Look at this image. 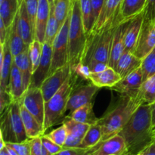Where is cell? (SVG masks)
Returning a JSON list of instances; mask_svg holds the SVG:
<instances>
[{
	"label": "cell",
	"mask_w": 155,
	"mask_h": 155,
	"mask_svg": "<svg viewBox=\"0 0 155 155\" xmlns=\"http://www.w3.org/2000/svg\"><path fill=\"white\" fill-rule=\"evenodd\" d=\"M142 83L143 74L140 67L138 69L135 70L131 74L121 79L111 89L124 95L139 91Z\"/></svg>",
	"instance_id": "9a60e30c"
},
{
	"label": "cell",
	"mask_w": 155,
	"mask_h": 155,
	"mask_svg": "<svg viewBox=\"0 0 155 155\" xmlns=\"http://www.w3.org/2000/svg\"><path fill=\"white\" fill-rule=\"evenodd\" d=\"M154 136H155V130H154Z\"/></svg>",
	"instance_id": "6f0895ef"
},
{
	"label": "cell",
	"mask_w": 155,
	"mask_h": 155,
	"mask_svg": "<svg viewBox=\"0 0 155 155\" xmlns=\"http://www.w3.org/2000/svg\"><path fill=\"white\" fill-rule=\"evenodd\" d=\"M127 145L124 138L120 134L101 142L92 148H89L86 155H125Z\"/></svg>",
	"instance_id": "8fae6325"
},
{
	"label": "cell",
	"mask_w": 155,
	"mask_h": 155,
	"mask_svg": "<svg viewBox=\"0 0 155 155\" xmlns=\"http://www.w3.org/2000/svg\"><path fill=\"white\" fill-rule=\"evenodd\" d=\"M98 89V86L90 83L73 89L67 104V111L71 114L79 107L90 103Z\"/></svg>",
	"instance_id": "30bf717a"
},
{
	"label": "cell",
	"mask_w": 155,
	"mask_h": 155,
	"mask_svg": "<svg viewBox=\"0 0 155 155\" xmlns=\"http://www.w3.org/2000/svg\"><path fill=\"white\" fill-rule=\"evenodd\" d=\"M151 117H152V125L155 130V102L151 104Z\"/></svg>",
	"instance_id": "f907efd6"
},
{
	"label": "cell",
	"mask_w": 155,
	"mask_h": 155,
	"mask_svg": "<svg viewBox=\"0 0 155 155\" xmlns=\"http://www.w3.org/2000/svg\"><path fill=\"white\" fill-rule=\"evenodd\" d=\"M53 5L56 19L62 26L71 12L72 3L71 0H54Z\"/></svg>",
	"instance_id": "d590c367"
},
{
	"label": "cell",
	"mask_w": 155,
	"mask_h": 155,
	"mask_svg": "<svg viewBox=\"0 0 155 155\" xmlns=\"http://www.w3.org/2000/svg\"><path fill=\"white\" fill-rule=\"evenodd\" d=\"M50 15V4L48 0H39L36 26H35V39L42 43L45 42V31Z\"/></svg>",
	"instance_id": "ac0fdd59"
},
{
	"label": "cell",
	"mask_w": 155,
	"mask_h": 155,
	"mask_svg": "<svg viewBox=\"0 0 155 155\" xmlns=\"http://www.w3.org/2000/svg\"><path fill=\"white\" fill-rule=\"evenodd\" d=\"M42 45H43V43L36 39L29 45V58H30V64H31L33 74L37 69L39 62H40L42 52Z\"/></svg>",
	"instance_id": "8d00e7d4"
},
{
	"label": "cell",
	"mask_w": 155,
	"mask_h": 155,
	"mask_svg": "<svg viewBox=\"0 0 155 155\" xmlns=\"http://www.w3.org/2000/svg\"><path fill=\"white\" fill-rule=\"evenodd\" d=\"M154 48H155V19L144 20L133 54L142 59Z\"/></svg>",
	"instance_id": "9c48e42d"
},
{
	"label": "cell",
	"mask_w": 155,
	"mask_h": 155,
	"mask_svg": "<svg viewBox=\"0 0 155 155\" xmlns=\"http://www.w3.org/2000/svg\"><path fill=\"white\" fill-rule=\"evenodd\" d=\"M51 55H52V46L47 42H44L42 45V52L41 60L37 69L32 75L31 82L29 87H39L44 80L49 76L51 65Z\"/></svg>",
	"instance_id": "7c38bea8"
},
{
	"label": "cell",
	"mask_w": 155,
	"mask_h": 155,
	"mask_svg": "<svg viewBox=\"0 0 155 155\" xmlns=\"http://www.w3.org/2000/svg\"><path fill=\"white\" fill-rule=\"evenodd\" d=\"M141 155H155V139L144 148L140 153Z\"/></svg>",
	"instance_id": "681fc988"
},
{
	"label": "cell",
	"mask_w": 155,
	"mask_h": 155,
	"mask_svg": "<svg viewBox=\"0 0 155 155\" xmlns=\"http://www.w3.org/2000/svg\"><path fill=\"white\" fill-rule=\"evenodd\" d=\"M82 19L86 34H89L95 27V18L92 11L91 0H80Z\"/></svg>",
	"instance_id": "4dcf8cb0"
},
{
	"label": "cell",
	"mask_w": 155,
	"mask_h": 155,
	"mask_svg": "<svg viewBox=\"0 0 155 155\" xmlns=\"http://www.w3.org/2000/svg\"><path fill=\"white\" fill-rule=\"evenodd\" d=\"M65 118H69L77 122L83 123V124H87L89 125L98 124L99 119L95 116L92 110V102L88 103L82 107H79L73 113L67 116Z\"/></svg>",
	"instance_id": "f1b7e54d"
},
{
	"label": "cell",
	"mask_w": 155,
	"mask_h": 155,
	"mask_svg": "<svg viewBox=\"0 0 155 155\" xmlns=\"http://www.w3.org/2000/svg\"><path fill=\"white\" fill-rule=\"evenodd\" d=\"M63 124H64L68 130V135L78 138L82 141L91 126L87 124L77 122V121L69 119V118H65L64 120L63 121Z\"/></svg>",
	"instance_id": "e575fe53"
},
{
	"label": "cell",
	"mask_w": 155,
	"mask_h": 155,
	"mask_svg": "<svg viewBox=\"0 0 155 155\" xmlns=\"http://www.w3.org/2000/svg\"><path fill=\"white\" fill-rule=\"evenodd\" d=\"M0 155H11L10 154H9V152H8V151L6 146L3 147L2 148H1V149H0Z\"/></svg>",
	"instance_id": "816d5d0a"
},
{
	"label": "cell",
	"mask_w": 155,
	"mask_h": 155,
	"mask_svg": "<svg viewBox=\"0 0 155 155\" xmlns=\"http://www.w3.org/2000/svg\"><path fill=\"white\" fill-rule=\"evenodd\" d=\"M9 33L10 30L5 43L0 44V91H8L11 70L13 63L14 58L12 56L9 45Z\"/></svg>",
	"instance_id": "4fadbf2b"
},
{
	"label": "cell",
	"mask_w": 155,
	"mask_h": 155,
	"mask_svg": "<svg viewBox=\"0 0 155 155\" xmlns=\"http://www.w3.org/2000/svg\"><path fill=\"white\" fill-rule=\"evenodd\" d=\"M71 74V67L68 64L54 71L44 80L40 89L45 101H48L60 89Z\"/></svg>",
	"instance_id": "ba28073f"
},
{
	"label": "cell",
	"mask_w": 155,
	"mask_h": 155,
	"mask_svg": "<svg viewBox=\"0 0 155 155\" xmlns=\"http://www.w3.org/2000/svg\"><path fill=\"white\" fill-rule=\"evenodd\" d=\"M101 138H102V131H101V126L98 124L91 125L83 139L80 148L84 149L93 148L101 142Z\"/></svg>",
	"instance_id": "f546056e"
},
{
	"label": "cell",
	"mask_w": 155,
	"mask_h": 155,
	"mask_svg": "<svg viewBox=\"0 0 155 155\" xmlns=\"http://www.w3.org/2000/svg\"><path fill=\"white\" fill-rule=\"evenodd\" d=\"M122 21L120 11L114 18L109 21L100 30H92L87 35L86 48L82 63L87 64L90 61L96 60L108 64L114 35Z\"/></svg>",
	"instance_id": "3957f363"
},
{
	"label": "cell",
	"mask_w": 155,
	"mask_h": 155,
	"mask_svg": "<svg viewBox=\"0 0 155 155\" xmlns=\"http://www.w3.org/2000/svg\"><path fill=\"white\" fill-rule=\"evenodd\" d=\"M31 151L30 155H51L42 144L41 136L30 139Z\"/></svg>",
	"instance_id": "60d3db41"
},
{
	"label": "cell",
	"mask_w": 155,
	"mask_h": 155,
	"mask_svg": "<svg viewBox=\"0 0 155 155\" xmlns=\"http://www.w3.org/2000/svg\"><path fill=\"white\" fill-rule=\"evenodd\" d=\"M25 91L26 89L24 87L21 71L16 66L13 60L12 70H11L10 78H9L8 89V92L10 95L12 101L21 99L24 95Z\"/></svg>",
	"instance_id": "44dd1931"
},
{
	"label": "cell",
	"mask_w": 155,
	"mask_h": 155,
	"mask_svg": "<svg viewBox=\"0 0 155 155\" xmlns=\"http://www.w3.org/2000/svg\"><path fill=\"white\" fill-rule=\"evenodd\" d=\"M61 27V26L59 24L58 21L56 19L55 15H54V5H53V3L50 4V15L48 24H47L46 31H45V42L52 45Z\"/></svg>",
	"instance_id": "d6a6232c"
},
{
	"label": "cell",
	"mask_w": 155,
	"mask_h": 155,
	"mask_svg": "<svg viewBox=\"0 0 155 155\" xmlns=\"http://www.w3.org/2000/svg\"><path fill=\"white\" fill-rule=\"evenodd\" d=\"M129 21H121L118 25L114 35L113 42L110 48V58H109L108 66L115 68L120 58L124 53L125 49V33L128 26Z\"/></svg>",
	"instance_id": "5bb4252c"
},
{
	"label": "cell",
	"mask_w": 155,
	"mask_h": 155,
	"mask_svg": "<svg viewBox=\"0 0 155 155\" xmlns=\"http://www.w3.org/2000/svg\"><path fill=\"white\" fill-rule=\"evenodd\" d=\"M139 95L143 104H151L155 102V75L143 82L139 89Z\"/></svg>",
	"instance_id": "836d02e7"
},
{
	"label": "cell",
	"mask_w": 155,
	"mask_h": 155,
	"mask_svg": "<svg viewBox=\"0 0 155 155\" xmlns=\"http://www.w3.org/2000/svg\"><path fill=\"white\" fill-rule=\"evenodd\" d=\"M78 76L72 72L64 84L58 91L45 103V120L43 129L46 131L48 128L59 124L67 112V104Z\"/></svg>",
	"instance_id": "5b68a950"
},
{
	"label": "cell",
	"mask_w": 155,
	"mask_h": 155,
	"mask_svg": "<svg viewBox=\"0 0 155 155\" xmlns=\"http://www.w3.org/2000/svg\"><path fill=\"white\" fill-rule=\"evenodd\" d=\"M142 104L143 101L139 95V91L122 95L114 107L98 120V124L101 126L102 131L101 142L119 134L135 111Z\"/></svg>",
	"instance_id": "7a4b0ae2"
},
{
	"label": "cell",
	"mask_w": 155,
	"mask_h": 155,
	"mask_svg": "<svg viewBox=\"0 0 155 155\" xmlns=\"http://www.w3.org/2000/svg\"><path fill=\"white\" fill-rule=\"evenodd\" d=\"M141 68L143 74V82L155 75V48L142 58Z\"/></svg>",
	"instance_id": "74e56055"
},
{
	"label": "cell",
	"mask_w": 155,
	"mask_h": 155,
	"mask_svg": "<svg viewBox=\"0 0 155 155\" xmlns=\"http://www.w3.org/2000/svg\"><path fill=\"white\" fill-rule=\"evenodd\" d=\"M71 3H73L74 1H76V0H71Z\"/></svg>",
	"instance_id": "11a10c76"
},
{
	"label": "cell",
	"mask_w": 155,
	"mask_h": 155,
	"mask_svg": "<svg viewBox=\"0 0 155 155\" xmlns=\"http://www.w3.org/2000/svg\"><path fill=\"white\" fill-rule=\"evenodd\" d=\"M72 72L74 73L77 76H78L79 77H81L84 80H89L91 71L89 66L85 64L80 63L74 68Z\"/></svg>",
	"instance_id": "ee69618b"
},
{
	"label": "cell",
	"mask_w": 155,
	"mask_h": 155,
	"mask_svg": "<svg viewBox=\"0 0 155 155\" xmlns=\"http://www.w3.org/2000/svg\"><path fill=\"white\" fill-rule=\"evenodd\" d=\"M122 79L114 68L107 66L106 69L100 72H91L89 80L98 88H112Z\"/></svg>",
	"instance_id": "d6986e66"
},
{
	"label": "cell",
	"mask_w": 155,
	"mask_h": 155,
	"mask_svg": "<svg viewBox=\"0 0 155 155\" xmlns=\"http://www.w3.org/2000/svg\"><path fill=\"white\" fill-rule=\"evenodd\" d=\"M86 65L89 66L91 72H100V71H104L108 66L107 64H105L104 62H101L96 60L90 61Z\"/></svg>",
	"instance_id": "c3c4849f"
},
{
	"label": "cell",
	"mask_w": 155,
	"mask_h": 155,
	"mask_svg": "<svg viewBox=\"0 0 155 155\" xmlns=\"http://www.w3.org/2000/svg\"><path fill=\"white\" fill-rule=\"evenodd\" d=\"M122 1L123 0H106L101 15L95 24L93 30H100L109 21L114 18L115 15L120 11Z\"/></svg>",
	"instance_id": "4316f807"
},
{
	"label": "cell",
	"mask_w": 155,
	"mask_h": 155,
	"mask_svg": "<svg viewBox=\"0 0 155 155\" xmlns=\"http://www.w3.org/2000/svg\"><path fill=\"white\" fill-rule=\"evenodd\" d=\"M48 138H49L51 141L56 143L57 145L63 147L66 142L68 137V130L64 124H62L61 127H58L55 130L50 132L48 134L45 135Z\"/></svg>",
	"instance_id": "f35d334b"
},
{
	"label": "cell",
	"mask_w": 155,
	"mask_h": 155,
	"mask_svg": "<svg viewBox=\"0 0 155 155\" xmlns=\"http://www.w3.org/2000/svg\"><path fill=\"white\" fill-rule=\"evenodd\" d=\"M136 155H141L140 154H136Z\"/></svg>",
	"instance_id": "9f6ffc18"
},
{
	"label": "cell",
	"mask_w": 155,
	"mask_h": 155,
	"mask_svg": "<svg viewBox=\"0 0 155 155\" xmlns=\"http://www.w3.org/2000/svg\"><path fill=\"white\" fill-rule=\"evenodd\" d=\"M119 134L127 145L125 155H136L155 139L151 104H142Z\"/></svg>",
	"instance_id": "6da1fadb"
},
{
	"label": "cell",
	"mask_w": 155,
	"mask_h": 155,
	"mask_svg": "<svg viewBox=\"0 0 155 155\" xmlns=\"http://www.w3.org/2000/svg\"><path fill=\"white\" fill-rule=\"evenodd\" d=\"M5 146H6V148H7L9 154H10L11 155H19L18 154V153L16 152V151H15V150L13 149V148H12L11 147L8 146V145H5Z\"/></svg>",
	"instance_id": "f5cc1de1"
},
{
	"label": "cell",
	"mask_w": 155,
	"mask_h": 155,
	"mask_svg": "<svg viewBox=\"0 0 155 155\" xmlns=\"http://www.w3.org/2000/svg\"><path fill=\"white\" fill-rule=\"evenodd\" d=\"M72 7V6H71ZM71 9L68 18L61 27L56 36L52 45L51 65L49 75L59 68L68 64V36H69L70 21H71Z\"/></svg>",
	"instance_id": "8992f818"
},
{
	"label": "cell",
	"mask_w": 155,
	"mask_h": 155,
	"mask_svg": "<svg viewBox=\"0 0 155 155\" xmlns=\"http://www.w3.org/2000/svg\"><path fill=\"white\" fill-rule=\"evenodd\" d=\"M21 101L25 108L43 127L45 101L40 88L29 87L25 91Z\"/></svg>",
	"instance_id": "52a82bcc"
},
{
	"label": "cell",
	"mask_w": 155,
	"mask_h": 155,
	"mask_svg": "<svg viewBox=\"0 0 155 155\" xmlns=\"http://www.w3.org/2000/svg\"><path fill=\"white\" fill-rule=\"evenodd\" d=\"M21 0H0V19L8 30L12 27L18 15Z\"/></svg>",
	"instance_id": "d4e9b609"
},
{
	"label": "cell",
	"mask_w": 155,
	"mask_h": 155,
	"mask_svg": "<svg viewBox=\"0 0 155 155\" xmlns=\"http://www.w3.org/2000/svg\"><path fill=\"white\" fill-rule=\"evenodd\" d=\"M147 0H123L120 15L123 21H129L145 12Z\"/></svg>",
	"instance_id": "cb8c5ba5"
},
{
	"label": "cell",
	"mask_w": 155,
	"mask_h": 155,
	"mask_svg": "<svg viewBox=\"0 0 155 155\" xmlns=\"http://www.w3.org/2000/svg\"><path fill=\"white\" fill-rule=\"evenodd\" d=\"M144 20H145V17H144V12H142L130 21L125 33L124 51L134 52Z\"/></svg>",
	"instance_id": "2e32d148"
},
{
	"label": "cell",
	"mask_w": 155,
	"mask_h": 155,
	"mask_svg": "<svg viewBox=\"0 0 155 155\" xmlns=\"http://www.w3.org/2000/svg\"><path fill=\"white\" fill-rule=\"evenodd\" d=\"M41 140H42V142L44 146H45V148H46L47 151L49 152V154L51 155L57 154V153H58L59 151H61L63 149V147L54 143L53 141H51L45 135H42L41 136Z\"/></svg>",
	"instance_id": "7bdbcfd3"
},
{
	"label": "cell",
	"mask_w": 155,
	"mask_h": 155,
	"mask_svg": "<svg viewBox=\"0 0 155 155\" xmlns=\"http://www.w3.org/2000/svg\"><path fill=\"white\" fill-rule=\"evenodd\" d=\"M142 59L135 55L133 52L124 51L117 61L115 71L121 76L122 78L131 74L135 70L140 68Z\"/></svg>",
	"instance_id": "7402d4cb"
},
{
	"label": "cell",
	"mask_w": 155,
	"mask_h": 155,
	"mask_svg": "<svg viewBox=\"0 0 155 155\" xmlns=\"http://www.w3.org/2000/svg\"><path fill=\"white\" fill-rule=\"evenodd\" d=\"M5 145L13 148L19 155H30V151H31L30 139L22 142H16V143L6 142Z\"/></svg>",
	"instance_id": "ab89813d"
},
{
	"label": "cell",
	"mask_w": 155,
	"mask_h": 155,
	"mask_svg": "<svg viewBox=\"0 0 155 155\" xmlns=\"http://www.w3.org/2000/svg\"><path fill=\"white\" fill-rule=\"evenodd\" d=\"M1 134L3 136L5 142H11V143H16L17 139L14 133L13 128L11 122L10 110L9 106L2 114L1 120Z\"/></svg>",
	"instance_id": "1f68e13d"
},
{
	"label": "cell",
	"mask_w": 155,
	"mask_h": 155,
	"mask_svg": "<svg viewBox=\"0 0 155 155\" xmlns=\"http://www.w3.org/2000/svg\"><path fill=\"white\" fill-rule=\"evenodd\" d=\"M144 17L145 20L155 19V0H147Z\"/></svg>",
	"instance_id": "7dc6e473"
},
{
	"label": "cell",
	"mask_w": 155,
	"mask_h": 155,
	"mask_svg": "<svg viewBox=\"0 0 155 155\" xmlns=\"http://www.w3.org/2000/svg\"><path fill=\"white\" fill-rule=\"evenodd\" d=\"M24 1L35 31L36 15H37L38 7H39V0H24Z\"/></svg>",
	"instance_id": "b9f144b4"
},
{
	"label": "cell",
	"mask_w": 155,
	"mask_h": 155,
	"mask_svg": "<svg viewBox=\"0 0 155 155\" xmlns=\"http://www.w3.org/2000/svg\"><path fill=\"white\" fill-rule=\"evenodd\" d=\"M105 1L106 0H91L95 24H96L100 15H101V13L102 12V9L104 5V3H105Z\"/></svg>",
	"instance_id": "f6af8a7d"
},
{
	"label": "cell",
	"mask_w": 155,
	"mask_h": 155,
	"mask_svg": "<svg viewBox=\"0 0 155 155\" xmlns=\"http://www.w3.org/2000/svg\"><path fill=\"white\" fill-rule=\"evenodd\" d=\"M48 2H49V4H52L53 2H54V0H48Z\"/></svg>",
	"instance_id": "db71d44e"
},
{
	"label": "cell",
	"mask_w": 155,
	"mask_h": 155,
	"mask_svg": "<svg viewBox=\"0 0 155 155\" xmlns=\"http://www.w3.org/2000/svg\"><path fill=\"white\" fill-rule=\"evenodd\" d=\"M9 110H10L11 122H12L14 133L16 137L17 142H22L29 139L26 133L24 123L21 117L20 100L12 101L9 105Z\"/></svg>",
	"instance_id": "ffe728a7"
},
{
	"label": "cell",
	"mask_w": 155,
	"mask_h": 155,
	"mask_svg": "<svg viewBox=\"0 0 155 155\" xmlns=\"http://www.w3.org/2000/svg\"><path fill=\"white\" fill-rule=\"evenodd\" d=\"M20 104H21V117H22L24 128H25L28 139H33V138L42 136V135H44L45 131H44L43 127L25 108V107L21 103V99H20Z\"/></svg>",
	"instance_id": "603a6c76"
},
{
	"label": "cell",
	"mask_w": 155,
	"mask_h": 155,
	"mask_svg": "<svg viewBox=\"0 0 155 155\" xmlns=\"http://www.w3.org/2000/svg\"><path fill=\"white\" fill-rule=\"evenodd\" d=\"M89 149L80 148H63V149L54 155H86Z\"/></svg>",
	"instance_id": "bcb514c9"
},
{
	"label": "cell",
	"mask_w": 155,
	"mask_h": 155,
	"mask_svg": "<svg viewBox=\"0 0 155 155\" xmlns=\"http://www.w3.org/2000/svg\"><path fill=\"white\" fill-rule=\"evenodd\" d=\"M112 155H114V154H112Z\"/></svg>",
	"instance_id": "680465c9"
},
{
	"label": "cell",
	"mask_w": 155,
	"mask_h": 155,
	"mask_svg": "<svg viewBox=\"0 0 155 155\" xmlns=\"http://www.w3.org/2000/svg\"><path fill=\"white\" fill-rule=\"evenodd\" d=\"M87 34L85 31L82 19L80 0L72 3L69 36H68V64L71 71L80 63H82L86 48Z\"/></svg>",
	"instance_id": "277c9868"
},
{
	"label": "cell",
	"mask_w": 155,
	"mask_h": 155,
	"mask_svg": "<svg viewBox=\"0 0 155 155\" xmlns=\"http://www.w3.org/2000/svg\"><path fill=\"white\" fill-rule=\"evenodd\" d=\"M28 48L23 51V52H21V54L14 57L13 58L14 62H15L16 66L18 67V69L21 71L26 90L30 86L32 75H33L31 64H30V58H29Z\"/></svg>",
	"instance_id": "484cf974"
},
{
	"label": "cell",
	"mask_w": 155,
	"mask_h": 155,
	"mask_svg": "<svg viewBox=\"0 0 155 155\" xmlns=\"http://www.w3.org/2000/svg\"><path fill=\"white\" fill-rule=\"evenodd\" d=\"M9 45H10V49L13 58L21 54V52L29 48V45L24 42V39L20 34L19 30H18V15L11 27L10 33H9Z\"/></svg>",
	"instance_id": "83f0119b"
},
{
	"label": "cell",
	"mask_w": 155,
	"mask_h": 155,
	"mask_svg": "<svg viewBox=\"0 0 155 155\" xmlns=\"http://www.w3.org/2000/svg\"><path fill=\"white\" fill-rule=\"evenodd\" d=\"M18 30L21 37L27 45H30L35 39V31L24 0H21L20 3L19 10L18 12Z\"/></svg>",
	"instance_id": "e0dca14e"
}]
</instances>
